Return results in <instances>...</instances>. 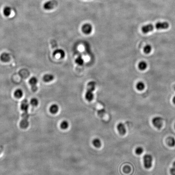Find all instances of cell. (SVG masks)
<instances>
[{
	"label": "cell",
	"instance_id": "cell-1",
	"mask_svg": "<svg viewBox=\"0 0 175 175\" xmlns=\"http://www.w3.org/2000/svg\"><path fill=\"white\" fill-rule=\"evenodd\" d=\"M95 82H90L88 83L87 85V89L85 94V98L87 101L90 102L92 101L94 98L93 92L95 89Z\"/></svg>",
	"mask_w": 175,
	"mask_h": 175
},
{
	"label": "cell",
	"instance_id": "cell-2",
	"mask_svg": "<svg viewBox=\"0 0 175 175\" xmlns=\"http://www.w3.org/2000/svg\"><path fill=\"white\" fill-rule=\"evenodd\" d=\"M153 161V158L149 154H146L143 157L144 165L145 168L149 169L152 167Z\"/></svg>",
	"mask_w": 175,
	"mask_h": 175
},
{
	"label": "cell",
	"instance_id": "cell-3",
	"mask_svg": "<svg viewBox=\"0 0 175 175\" xmlns=\"http://www.w3.org/2000/svg\"><path fill=\"white\" fill-rule=\"evenodd\" d=\"M58 3L56 0H50L45 3L44 8L46 10H51L58 5Z\"/></svg>",
	"mask_w": 175,
	"mask_h": 175
},
{
	"label": "cell",
	"instance_id": "cell-4",
	"mask_svg": "<svg viewBox=\"0 0 175 175\" xmlns=\"http://www.w3.org/2000/svg\"><path fill=\"white\" fill-rule=\"evenodd\" d=\"M152 123L155 127L159 129L163 125V119L160 117H155L152 119Z\"/></svg>",
	"mask_w": 175,
	"mask_h": 175
},
{
	"label": "cell",
	"instance_id": "cell-5",
	"mask_svg": "<svg viewBox=\"0 0 175 175\" xmlns=\"http://www.w3.org/2000/svg\"><path fill=\"white\" fill-rule=\"evenodd\" d=\"M38 79L35 77H32L29 81V82L31 86L32 90L33 92H36L37 90V84L38 83Z\"/></svg>",
	"mask_w": 175,
	"mask_h": 175
},
{
	"label": "cell",
	"instance_id": "cell-6",
	"mask_svg": "<svg viewBox=\"0 0 175 175\" xmlns=\"http://www.w3.org/2000/svg\"><path fill=\"white\" fill-rule=\"evenodd\" d=\"M82 31L85 34H90L93 31V26L90 24H83L82 26Z\"/></svg>",
	"mask_w": 175,
	"mask_h": 175
},
{
	"label": "cell",
	"instance_id": "cell-7",
	"mask_svg": "<svg viewBox=\"0 0 175 175\" xmlns=\"http://www.w3.org/2000/svg\"><path fill=\"white\" fill-rule=\"evenodd\" d=\"M155 27L157 30L166 29L169 27V24L167 22H159L155 25Z\"/></svg>",
	"mask_w": 175,
	"mask_h": 175
},
{
	"label": "cell",
	"instance_id": "cell-8",
	"mask_svg": "<svg viewBox=\"0 0 175 175\" xmlns=\"http://www.w3.org/2000/svg\"><path fill=\"white\" fill-rule=\"evenodd\" d=\"M155 28V27L154 25L149 24L143 26L142 27L141 30L144 33L146 34L153 31Z\"/></svg>",
	"mask_w": 175,
	"mask_h": 175
},
{
	"label": "cell",
	"instance_id": "cell-9",
	"mask_svg": "<svg viewBox=\"0 0 175 175\" xmlns=\"http://www.w3.org/2000/svg\"><path fill=\"white\" fill-rule=\"evenodd\" d=\"M117 129L120 134H121V135H124L126 134V131H127L126 128H125L124 124L122 122L119 123L117 125Z\"/></svg>",
	"mask_w": 175,
	"mask_h": 175
},
{
	"label": "cell",
	"instance_id": "cell-10",
	"mask_svg": "<svg viewBox=\"0 0 175 175\" xmlns=\"http://www.w3.org/2000/svg\"><path fill=\"white\" fill-rule=\"evenodd\" d=\"M10 55L7 52H3L0 56L1 60L3 62H8L10 60Z\"/></svg>",
	"mask_w": 175,
	"mask_h": 175
},
{
	"label": "cell",
	"instance_id": "cell-11",
	"mask_svg": "<svg viewBox=\"0 0 175 175\" xmlns=\"http://www.w3.org/2000/svg\"><path fill=\"white\" fill-rule=\"evenodd\" d=\"M29 102L27 100H24L23 101L21 105V108L23 111H24L25 113H27L29 108Z\"/></svg>",
	"mask_w": 175,
	"mask_h": 175
},
{
	"label": "cell",
	"instance_id": "cell-12",
	"mask_svg": "<svg viewBox=\"0 0 175 175\" xmlns=\"http://www.w3.org/2000/svg\"><path fill=\"white\" fill-rule=\"evenodd\" d=\"M54 56L58 55L61 58H63L65 57V52L62 49H58L56 50L53 52Z\"/></svg>",
	"mask_w": 175,
	"mask_h": 175
},
{
	"label": "cell",
	"instance_id": "cell-13",
	"mask_svg": "<svg viewBox=\"0 0 175 175\" xmlns=\"http://www.w3.org/2000/svg\"><path fill=\"white\" fill-rule=\"evenodd\" d=\"M54 77L52 74H46L44 75L43 77V80L45 82H50L54 80Z\"/></svg>",
	"mask_w": 175,
	"mask_h": 175
},
{
	"label": "cell",
	"instance_id": "cell-14",
	"mask_svg": "<svg viewBox=\"0 0 175 175\" xmlns=\"http://www.w3.org/2000/svg\"><path fill=\"white\" fill-rule=\"evenodd\" d=\"M50 111L52 114H56L59 111V107L57 104H54L50 108Z\"/></svg>",
	"mask_w": 175,
	"mask_h": 175
},
{
	"label": "cell",
	"instance_id": "cell-15",
	"mask_svg": "<svg viewBox=\"0 0 175 175\" xmlns=\"http://www.w3.org/2000/svg\"><path fill=\"white\" fill-rule=\"evenodd\" d=\"M166 143L170 147H174L175 145V139L173 137H168L166 139Z\"/></svg>",
	"mask_w": 175,
	"mask_h": 175
},
{
	"label": "cell",
	"instance_id": "cell-16",
	"mask_svg": "<svg viewBox=\"0 0 175 175\" xmlns=\"http://www.w3.org/2000/svg\"><path fill=\"white\" fill-rule=\"evenodd\" d=\"M3 14L6 17H9L11 14V9L9 6H6L4 8L3 11Z\"/></svg>",
	"mask_w": 175,
	"mask_h": 175
},
{
	"label": "cell",
	"instance_id": "cell-17",
	"mask_svg": "<svg viewBox=\"0 0 175 175\" xmlns=\"http://www.w3.org/2000/svg\"><path fill=\"white\" fill-rule=\"evenodd\" d=\"M92 144L94 146L97 148H99L101 146V140L98 138H95L94 139L92 142Z\"/></svg>",
	"mask_w": 175,
	"mask_h": 175
},
{
	"label": "cell",
	"instance_id": "cell-18",
	"mask_svg": "<svg viewBox=\"0 0 175 175\" xmlns=\"http://www.w3.org/2000/svg\"><path fill=\"white\" fill-rule=\"evenodd\" d=\"M29 126V122L27 119H24L20 122V127L22 129H26Z\"/></svg>",
	"mask_w": 175,
	"mask_h": 175
},
{
	"label": "cell",
	"instance_id": "cell-19",
	"mask_svg": "<svg viewBox=\"0 0 175 175\" xmlns=\"http://www.w3.org/2000/svg\"><path fill=\"white\" fill-rule=\"evenodd\" d=\"M23 95V92L20 89H18L15 90L14 92V96L17 98H21Z\"/></svg>",
	"mask_w": 175,
	"mask_h": 175
},
{
	"label": "cell",
	"instance_id": "cell-20",
	"mask_svg": "<svg viewBox=\"0 0 175 175\" xmlns=\"http://www.w3.org/2000/svg\"><path fill=\"white\" fill-rule=\"evenodd\" d=\"M138 67L139 69H140V70H144L146 69L147 67V64L146 62H145V61H141L138 64Z\"/></svg>",
	"mask_w": 175,
	"mask_h": 175
},
{
	"label": "cell",
	"instance_id": "cell-21",
	"mask_svg": "<svg viewBox=\"0 0 175 175\" xmlns=\"http://www.w3.org/2000/svg\"><path fill=\"white\" fill-rule=\"evenodd\" d=\"M75 62L77 65L80 66H82L84 64V60L82 56H78L75 59Z\"/></svg>",
	"mask_w": 175,
	"mask_h": 175
},
{
	"label": "cell",
	"instance_id": "cell-22",
	"mask_svg": "<svg viewBox=\"0 0 175 175\" xmlns=\"http://www.w3.org/2000/svg\"><path fill=\"white\" fill-rule=\"evenodd\" d=\"M69 124L67 121H64L62 122L60 124V127L63 130L66 129L69 127Z\"/></svg>",
	"mask_w": 175,
	"mask_h": 175
},
{
	"label": "cell",
	"instance_id": "cell-23",
	"mask_svg": "<svg viewBox=\"0 0 175 175\" xmlns=\"http://www.w3.org/2000/svg\"><path fill=\"white\" fill-rule=\"evenodd\" d=\"M144 83L142 82H139L136 85V88L138 90L142 91L145 88Z\"/></svg>",
	"mask_w": 175,
	"mask_h": 175
},
{
	"label": "cell",
	"instance_id": "cell-24",
	"mask_svg": "<svg viewBox=\"0 0 175 175\" xmlns=\"http://www.w3.org/2000/svg\"><path fill=\"white\" fill-rule=\"evenodd\" d=\"M30 103L32 106L36 107L39 104V101L36 98H33L31 99Z\"/></svg>",
	"mask_w": 175,
	"mask_h": 175
},
{
	"label": "cell",
	"instance_id": "cell-25",
	"mask_svg": "<svg viewBox=\"0 0 175 175\" xmlns=\"http://www.w3.org/2000/svg\"><path fill=\"white\" fill-rule=\"evenodd\" d=\"M151 50H152V47L149 45H147L144 47V52L145 54H149L151 52Z\"/></svg>",
	"mask_w": 175,
	"mask_h": 175
},
{
	"label": "cell",
	"instance_id": "cell-26",
	"mask_svg": "<svg viewBox=\"0 0 175 175\" xmlns=\"http://www.w3.org/2000/svg\"><path fill=\"white\" fill-rule=\"evenodd\" d=\"M144 152V149L141 147H138L135 149V153L136 155H141Z\"/></svg>",
	"mask_w": 175,
	"mask_h": 175
},
{
	"label": "cell",
	"instance_id": "cell-27",
	"mask_svg": "<svg viewBox=\"0 0 175 175\" xmlns=\"http://www.w3.org/2000/svg\"><path fill=\"white\" fill-rule=\"evenodd\" d=\"M130 171H131V168L128 166H126L124 168V171L125 173H128Z\"/></svg>",
	"mask_w": 175,
	"mask_h": 175
},
{
	"label": "cell",
	"instance_id": "cell-28",
	"mask_svg": "<svg viewBox=\"0 0 175 175\" xmlns=\"http://www.w3.org/2000/svg\"><path fill=\"white\" fill-rule=\"evenodd\" d=\"M170 172L171 175H175V167L171 168L170 170Z\"/></svg>",
	"mask_w": 175,
	"mask_h": 175
},
{
	"label": "cell",
	"instance_id": "cell-29",
	"mask_svg": "<svg viewBox=\"0 0 175 175\" xmlns=\"http://www.w3.org/2000/svg\"><path fill=\"white\" fill-rule=\"evenodd\" d=\"M173 103L174 104H175V96L173 97Z\"/></svg>",
	"mask_w": 175,
	"mask_h": 175
},
{
	"label": "cell",
	"instance_id": "cell-30",
	"mask_svg": "<svg viewBox=\"0 0 175 175\" xmlns=\"http://www.w3.org/2000/svg\"><path fill=\"white\" fill-rule=\"evenodd\" d=\"M173 167H175V161L173 162Z\"/></svg>",
	"mask_w": 175,
	"mask_h": 175
},
{
	"label": "cell",
	"instance_id": "cell-31",
	"mask_svg": "<svg viewBox=\"0 0 175 175\" xmlns=\"http://www.w3.org/2000/svg\"><path fill=\"white\" fill-rule=\"evenodd\" d=\"M174 89H175V86H174Z\"/></svg>",
	"mask_w": 175,
	"mask_h": 175
},
{
	"label": "cell",
	"instance_id": "cell-32",
	"mask_svg": "<svg viewBox=\"0 0 175 175\" xmlns=\"http://www.w3.org/2000/svg\"><path fill=\"white\" fill-rule=\"evenodd\" d=\"M174 128H175V125H174Z\"/></svg>",
	"mask_w": 175,
	"mask_h": 175
}]
</instances>
